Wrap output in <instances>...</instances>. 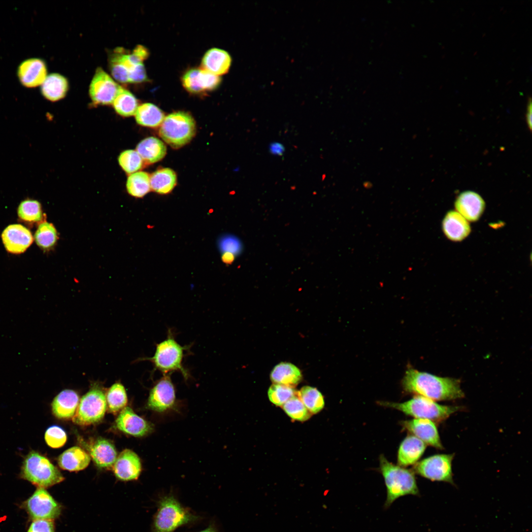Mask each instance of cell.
Returning a JSON list of instances; mask_svg holds the SVG:
<instances>
[{
  "mask_svg": "<svg viewBox=\"0 0 532 532\" xmlns=\"http://www.w3.org/2000/svg\"><path fill=\"white\" fill-rule=\"evenodd\" d=\"M401 385L405 392L434 401L455 400L465 396L458 379L421 372L411 366L406 369Z\"/></svg>",
  "mask_w": 532,
  "mask_h": 532,
  "instance_id": "cell-1",
  "label": "cell"
},
{
  "mask_svg": "<svg viewBox=\"0 0 532 532\" xmlns=\"http://www.w3.org/2000/svg\"><path fill=\"white\" fill-rule=\"evenodd\" d=\"M379 469L387 489L385 508L389 507L401 497L419 495L415 473L412 470L393 464L383 455L379 457Z\"/></svg>",
  "mask_w": 532,
  "mask_h": 532,
  "instance_id": "cell-2",
  "label": "cell"
},
{
  "mask_svg": "<svg viewBox=\"0 0 532 532\" xmlns=\"http://www.w3.org/2000/svg\"><path fill=\"white\" fill-rule=\"evenodd\" d=\"M189 349V346L180 345L169 330L166 338L156 344L154 355L145 360L151 362L154 369L161 371L163 374L177 371L187 380L190 377V374L185 367L183 360Z\"/></svg>",
  "mask_w": 532,
  "mask_h": 532,
  "instance_id": "cell-3",
  "label": "cell"
},
{
  "mask_svg": "<svg viewBox=\"0 0 532 532\" xmlns=\"http://www.w3.org/2000/svg\"><path fill=\"white\" fill-rule=\"evenodd\" d=\"M382 406L397 409L415 419L430 420L435 423L446 420L451 415L461 410L458 406L445 405L420 396H416L403 402L378 401Z\"/></svg>",
  "mask_w": 532,
  "mask_h": 532,
  "instance_id": "cell-4",
  "label": "cell"
},
{
  "mask_svg": "<svg viewBox=\"0 0 532 532\" xmlns=\"http://www.w3.org/2000/svg\"><path fill=\"white\" fill-rule=\"evenodd\" d=\"M184 507L173 496H166L158 501L153 523L154 532H174L178 528L199 519Z\"/></svg>",
  "mask_w": 532,
  "mask_h": 532,
  "instance_id": "cell-5",
  "label": "cell"
},
{
  "mask_svg": "<svg viewBox=\"0 0 532 532\" xmlns=\"http://www.w3.org/2000/svg\"><path fill=\"white\" fill-rule=\"evenodd\" d=\"M20 476L41 488L51 487L64 480L61 472L49 460L35 451H30L25 457Z\"/></svg>",
  "mask_w": 532,
  "mask_h": 532,
  "instance_id": "cell-6",
  "label": "cell"
},
{
  "mask_svg": "<svg viewBox=\"0 0 532 532\" xmlns=\"http://www.w3.org/2000/svg\"><path fill=\"white\" fill-rule=\"evenodd\" d=\"M196 131V123L192 116L186 112L178 111L165 117L160 125L159 133L171 147L179 148L191 140Z\"/></svg>",
  "mask_w": 532,
  "mask_h": 532,
  "instance_id": "cell-7",
  "label": "cell"
},
{
  "mask_svg": "<svg viewBox=\"0 0 532 532\" xmlns=\"http://www.w3.org/2000/svg\"><path fill=\"white\" fill-rule=\"evenodd\" d=\"M107 408L105 396L98 387H94L79 400L73 422L79 425H90L100 421Z\"/></svg>",
  "mask_w": 532,
  "mask_h": 532,
  "instance_id": "cell-8",
  "label": "cell"
},
{
  "mask_svg": "<svg viewBox=\"0 0 532 532\" xmlns=\"http://www.w3.org/2000/svg\"><path fill=\"white\" fill-rule=\"evenodd\" d=\"M454 454H436L416 463L414 473L433 481L454 483L452 468Z\"/></svg>",
  "mask_w": 532,
  "mask_h": 532,
  "instance_id": "cell-9",
  "label": "cell"
},
{
  "mask_svg": "<svg viewBox=\"0 0 532 532\" xmlns=\"http://www.w3.org/2000/svg\"><path fill=\"white\" fill-rule=\"evenodd\" d=\"M24 504L33 520H53L58 517L61 512L60 505L44 488H38Z\"/></svg>",
  "mask_w": 532,
  "mask_h": 532,
  "instance_id": "cell-10",
  "label": "cell"
},
{
  "mask_svg": "<svg viewBox=\"0 0 532 532\" xmlns=\"http://www.w3.org/2000/svg\"><path fill=\"white\" fill-rule=\"evenodd\" d=\"M170 374H163L151 389L147 402L148 409L163 412L174 406L175 389Z\"/></svg>",
  "mask_w": 532,
  "mask_h": 532,
  "instance_id": "cell-11",
  "label": "cell"
},
{
  "mask_svg": "<svg viewBox=\"0 0 532 532\" xmlns=\"http://www.w3.org/2000/svg\"><path fill=\"white\" fill-rule=\"evenodd\" d=\"M121 88L103 69L98 67L91 82L89 95L94 103L109 105L113 103Z\"/></svg>",
  "mask_w": 532,
  "mask_h": 532,
  "instance_id": "cell-12",
  "label": "cell"
},
{
  "mask_svg": "<svg viewBox=\"0 0 532 532\" xmlns=\"http://www.w3.org/2000/svg\"><path fill=\"white\" fill-rule=\"evenodd\" d=\"M403 429L420 439L426 445L441 450L443 448L435 423L425 419H413L400 422Z\"/></svg>",
  "mask_w": 532,
  "mask_h": 532,
  "instance_id": "cell-13",
  "label": "cell"
},
{
  "mask_svg": "<svg viewBox=\"0 0 532 532\" xmlns=\"http://www.w3.org/2000/svg\"><path fill=\"white\" fill-rule=\"evenodd\" d=\"M219 76L212 74L202 68H192L182 77V85L185 89L193 94H199L215 89L220 84Z\"/></svg>",
  "mask_w": 532,
  "mask_h": 532,
  "instance_id": "cell-14",
  "label": "cell"
},
{
  "mask_svg": "<svg viewBox=\"0 0 532 532\" xmlns=\"http://www.w3.org/2000/svg\"><path fill=\"white\" fill-rule=\"evenodd\" d=\"M120 431L135 437H142L151 433L153 425L135 413L129 407H125L115 421Z\"/></svg>",
  "mask_w": 532,
  "mask_h": 532,
  "instance_id": "cell-15",
  "label": "cell"
},
{
  "mask_svg": "<svg viewBox=\"0 0 532 532\" xmlns=\"http://www.w3.org/2000/svg\"><path fill=\"white\" fill-rule=\"evenodd\" d=\"M1 238L6 250L15 254L24 252L32 244L33 239L30 231L20 224L7 227L2 233Z\"/></svg>",
  "mask_w": 532,
  "mask_h": 532,
  "instance_id": "cell-16",
  "label": "cell"
},
{
  "mask_svg": "<svg viewBox=\"0 0 532 532\" xmlns=\"http://www.w3.org/2000/svg\"><path fill=\"white\" fill-rule=\"evenodd\" d=\"M114 473L119 480H136L141 471V464L137 455L132 450L125 449L117 457L113 465Z\"/></svg>",
  "mask_w": 532,
  "mask_h": 532,
  "instance_id": "cell-17",
  "label": "cell"
},
{
  "mask_svg": "<svg viewBox=\"0 0 532 532\" xmlns=\"http://www.w3.org/2000/svg\"><path fill=\"white\" fill-rule=\"evenodd\" d=\"M17 75L20 82L25 87H37L41 85L47 77L46 64L38 58L26 60L19 66Z\"/></svg>",
  "mask_w": 532,
  "mask_h": 532,
  "instance_id": "cell-18",
  "label": "cell"
},
{
  "mask_svg": "<svg viewBox=\"0 0 532 532\" xmlns=\"http://www.w3.org/2000/svg\"><path fill=\"white\" fill-rule=\"evenodd\" d=\"M457 211L467 221L475 222L482 215L485 207L484 200L478 193L466 191L461 193L455 202Z\"/></svg>",
  "mask_w": 532,
  "mask_h": 532,
  "instance_id": "cell-19",
  "label": "cell"
},
{
  "mask_svg": "<svg viewBox=\"0 0 532 532\" xmlns=\"http://www.w3.org/2000/svg\"><path fill=\"white\" fill-rule=\"evenodd\" d=\"M427 445L413 435L406 436L399 445L397 456L398 465L405 467L415 465L424 454Z\"/></svg>",
  "mask_w": 532,
  "mask_h": 532,
  "instance_id": "cell-20",
  "label": "cell"
},
{
  "mask_svg": "<svg viewBox=\"0 0 532 532\" xmlns=\"http://www.w3.org/2000/svg\"><path fill=\"white\" fill-rule=\"evenodd\" d=\"M442 228L446 236L454 241H460L470 233L471 228L468 222L456 211L451 210L445 215Z\"/></svg>",
  "mask_w": 532,
  "mask_h": 532,
  "instance_id": "cell-21",
  "label": "cell"
},
{
  "mask_svg": "<svg viewBox=\"0 0 532 532\" xmlns=\"http://www.w3.org/2000/svg\"><path fill=\"white\" fill-rule=\"evenodd\" d=\"M79 402L77 393L72 390L61 391L54 399L51 403L54 415L60 419L73 418Z\"/></svg>",
  "mask_w": 532,
  "mask_h": 532,
  "instance_id": "cell-22",
  "label": "cell"
},
{
  "mask_svg": "<svg viewBox=\"0 0 532 532\" xmlns=\"http://www.w3.org/2000/svg\"><path fill=\"white\" fill-rule=\"evenodd\" d=\"M231 63V57L227 52L214 48L207 51L203 56L201 68L219 76L228 72Z\"/></svg>",
  "mask_w": 532,
  "mask_h": 532,
  "instance_id": "cell-23",
  "label": "cell"
},
{
  "mask_svg": "<svg viewBox=\"0 0 532 532\" xmlns=\"http://www.w3.org/2000/svg\"><path fill=\"white\" fill-rule=\"evenodd\" d=\"M91 457L100 468H109L117 458V451L114 445L103 438L96 439L89 447Z\"/></svg>",
  "mask_w": 532,
  "mask_h": 532,
  "instance_id": "cell-24",
  "label": "cell"
},
{
  "mask_svg": "<svg viewBox=\"0 0 532 532\" xmlns=\"http://www.w3.org/2000/svg\"><path fill=\"white\" fill-rule=\"evenodd\" d=\"M91 460L90 455L78 446L71 447L65 451L58 458L59 466L70 471L85 469Z\"/></svg>",
  "mask_w": 532,
  "mask_h": 532,
  "instance_id": "cell-25",
  "label": "cell"
},
{
  "mask_svg": "<svg viewBox=\"0 0 532 532\" xmlns=\"http://www.w3.org/2000/svg\"><path fill=\"white\" fill-rule=\"evenodd\" d=\"M136 150L143 161L148 164L161 160L166 153V147L164 143L153 136L141 140L137 145Z\"/></svg>",
  "mask_w": 532,
  "mask_h": 532,
  "instance_id": "cell-26",
  "label": "cell"
},
{
  "mask_svg": "<svg viewBox=\"0 0 532 532\" xmlns=\"http://www.w3.org/2000/svg\"><path fill=\"white\" fill-rule=\"evenodd\" d=\"M41 85L42 95L45 99L52 101H56L64 98L68 89L66 78L55 73L47 76Z\"/></svg>",
  "mask_w": 532,
  "mask_h": 532,
  "instance_id": "cell-27",
  "label": "cell"
},
{
  "mask_svg": "<svg viewBox=\"0 0 532 532\" xmlns=\"http://www.w3.org/2000/svg\"><path fill=\"white\" fill-rule=\"evenodd\" d=\"M270 377L271 381L276 384L292 387L299 382L302 375L300 370L294 365L282 362L273 368Z\"/></svg>",
  "mask_w": 532,
  "mask_h": 532,
  "instance_id": "cell-28",
  "label": "cell"
},
{
  "mask_svg": "<svg viewBox=\"0 0 532 532\" xmlns=\"http://www.w3.org/2000/svg\"><path fill=\"white\" fill-rule=\"evenodd\" d=\"M176 180V175L173 170L169 168H161L150 176V187L158 194H167L173 189Z\"/></svg>",
  "mask_w": 532,
  "mask_h": 532,
  "instance_id": "cell-29",
  "label": "cell"
},
{
  "mask_svg": "<svg viewBox=\"0 0 532 532\" xmlns=\"http://www.w3.org/2000/svg\"><path fill=\"white\" fill-rule=\"evenodd\" d=\"M135 118L137 124L141 126L155 128L161 125L165 115L163 112L155 104L144 103L138 107Z\"/></svg>",
  "mask_w": 532,
  "mask_h": 532,
  "instance_id": "cell-30",
  "label": "cell"
},
{
  "mask_svg": "<svg viewBox=\"0 0 532 532\" xmlns=\"http://www.w3.org/2000/svg\"><path fill=\"white\" fill-rule=\"evenodd\" d=\"M138 100L129 91L121 87L113 102L116 112L124 117L135 115L138 107Z\"/></svg>",
  "mask_w": 532,
  "mask_h": 532,
  "instance_id": "cell-31",
  "label": "cell"
},
{
  "mask_svg": "<svg viewBox=\"0 0 532 532\" xmlns=\"http://www.w3.org/2000/svg\"><path fill=\"white\" fill-rule=\"evenodd\" d=\"M128 193L135 198H142L150 190V176L144 171H137L131 174L127 180Z\"/></svg>",
  "mask_w": 532,
  "mask_h": 532,
  "instance_id": "cell-32",
  "label": "cell"
},
{
  "mask_svg": "<svg viewBox=\"0 0 532 532\" xmlns=\"http://www.w3.org/2000/svg\"><path fill=\"white\" fill-rule=\"evenodd\" d=\"M105 398L108 412L112 413L122 410L128 402L125 388L119 382L113 384L108 389Z\"/></svg>",
  "mask_w": 532,
  "mask_h": 532,
  "instance_id": "cell-33",
  "label": "cell"
},
{
  "mask_svg": "<svg viewBox=\"0 0 532 532\" xmlns=\"http://www.w3.org/2000/svg\"><path fill=\"white\" fill-rule=\"evenodd\" d=\"M34 239L36 244L41 249L49 250L56 244L58 239L57 231L54 226L46 221L41 222L35 232Z\"/></svg>",
  "mask_w": 532,
  "mask_h": 532,
  "instance_id": "cell-34",
  "label": "cell"
},
{
  "mask_svg": "<svg viewBox=\"0 0 532 532\" xmlns=\"http://www.w3.org/2000/svg\"><path fill=\"white\" fill-rule=\"evenodd\" d=\"M298 395L310 413H317L324 407L323 396L316 388L307 386L303 387Z\"/></svg>",
  "mask_w": 532,
  "mask_h": 532,
  "instance_id": "cell-35",
  "label": "cell"
},
{
  "mask_svg": "<svg viewBox=\"0 0 532 532\" xmlns=\"http://www.w3.org/2000/svg\"><path fill=\"white\" fill-rule=\"evenodd\" d=\"M17 213L21 220L29 223L39 222L43 217L40 203L30 199H27L21 202L18 207Z\"/></svg>",
  "mask_w": 532,
  "mask_h": 532,
  "instance_id": "cell-36",
  "label": "cell"
},
{
  "mask_svg": "<svg viewBox=\"0 0 532 532\" xmlns=\"http://www.w3.org/2000/svg\"><path fill=\"white\" fill-rule=\"evenodd\" d=\"M125 50L122 47L116 48L109 58V66L111 75L116 81L123 84L129 83V71L122 60V56Z\"/></svg>",
  "mask_w": 532,
  "mask_h": 532,
  "instance_id": "cell-37",
  "label": "cell"
},
{
  "mask_svg": "<svg viewBox=\"0 0 532 532\" xmlns=\"http://www.w3.org/2000/svg\"><path fill=\"white\" fill-rule=\"evenodd\" d=\"M282 406L285 413L295 420L304 421L311 416L310 412L304 406L298 395L289 399Z\"/></svg>",
  "mask_w": 532,
  "mask_h": 532,
  "instance_id": "cell-38",
  "label": "cell"
},
{
  "mask_svg": "<svg viewBox=\"0 0 532 532\" xmlns=\"http://www.w3.org/2000/svg\"><path fill=\"white\" fill-rule=\"evenodd\" d=\"M297 395V392L292 387L279 384H272L268 390L269 400L277 406H282L289 399Z\"/></svg>",
  "mask_w": 532,
  "mask_h": 532,
  "instance_id": "cell-39",
  "label": "cell"
},
{
  "mask_svg": "<svg viewBox=\"0 0 532 532\" xmlns=\"http://www.w3.org/2000/svg\"><path fill=\"white\" fill-rule=\"evenodd\" d=\"M118 162L122 169L129 174L137 172L142 167L143 164L140 156L133 150L122 152L118 157Z\"/></svg>",
  "mask_w": 532,
  "mask_h": 532,
  "instance_id": "cell-40",
  "label": "cell"
},
{
  "mask_svg": "<svg viewBox=\"0 0 532 532\" xmlns=\"http://www.w3.org/2000/svg\"><path fill=\"white\" fill-rule=\"evenodd\" d=\"M47 444L53 448H58L63 446L66 441L67 436L65 431L61 427L54 425L49 427L44 435Z\"/></svg>",
  "mask_w": 532,
  "mask_h": 532,
  "instance_id": "cell-41",
  "label": "cell"
},
{
  "mask_svg": "<svg viewBox=\"0 0 532 532\" xmlns=\"http://www.w3.org/2000/svg\"><path fill=\"white\" fill-rule=\"evenodd\" d=\"M219 247L223 253H231L234 255L239 253L241 248L240 241L231 236L222 237L219 242Z\"/></svg>",
  "mask_w": 532,
  "mask_h": 532,
  "instance_id": "cell-42",
  "label": "cell"
},
{
  "mask_svg": "<svg viewBox=\"0 0 532 532\" xmlns=\"http://www.w3.org/2000/svg\"><path fill=\"white\" fill-rule=\"evenodd\" d=\"M147 79L143 63L133 66L129 71V83H141Z\"/></svg>",
  "mask_w": 532,
  "mask_h": 532,
  "instance_id": "cell-43",
  "label": "cell"
},
{
  "mask_svg": "<svg viewBox=\"0 0 532 532\" xmlns=\"http://www.w3.org/2000/svg\"><path fill=\"white\" fill-rule=\"evenodd\" d=\"M27 532H55L54 523L50 520H33Z\"/></svg>",
  "mask_w": 532,
  "mask_h": 532,
  "instance_id": "cell-44",
  "label": "cell"
},
{
  "mask_svg": "<svg viewBox=\"0 0 532 532\" xmlns=\"http://www.w3.org/2000/svg\"><path fill=\"white\" fill-rule=\"evenodd\" d=\"M269 153L274 156H281L285 151L284 145L278 141L271 142L268 146Z\"/></svg>",
  "mask_w": 532,
  "mask_h": 532,
  "instance_id": "cell-45",
  "label": "cell"
},
{
  "mask_svg": "<svg viewBox=\"0 0 532 532\" xmlns=\"http://www.w3.org/2000/svg\"><path fill=\"white\" fill-rule=\"evenodd\" d=\"M132 53L142 62L146 59L149 55L147 48L141 45L135 47Z\"/></svg>",
  "mask_w": 532,
  "mask_h": 532,
  "instance_id": "cell-46",
  "label": "cell"
},
{
  "mask_svg": "<svg viewBox=\"0 0 532 532\" xmlns=\"http://www.w3.org/2000/svg\"><path fill=\"white\" fill-rule=\"evenodd\" d=\"M526 120L528 123V126L530 130H531L532 128V102L531 99H530L529 100L527 106Z\"/></svg>",
  "mask_w": 532,
  "mask_h": 532,
  "instance_id": "cell-47",
  "label": "cell"
},
{
  "mask_svg": "<svg viewBox=\"0 0 532 532\" xmlns=\"http://www.w3.org/2000/svg\"><path fill=\"white\" fill-rule=\"evenodd\" d=\"M235 255L231 253L224 252L222 255V260L227 264H231L234 259Z\"/></svg>",
  "mask_w": 532,
  "mask_h": 532,
  "instance_id": "cell-48",
  "label": "cell"
},
{
  "mask_svg": "<svg viewBox=\"0 0 532 532\" xmlns=\"http://www.w3.org/2000/svg\"><path fill=\"white\" fill-rule=\"evenodd\" d=\"M199 532H217V530L214 525L211 524L206 529Z\"/></svg>",
  "mask_w": 532,
  "mask_h": 532,
  "instance_id": "cell-49",
  "label": "cell"
}]
</instances>
